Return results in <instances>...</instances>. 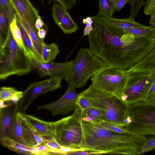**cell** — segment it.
<instances>
[{"label": "cell", "instance_id": "1", "mask_svg": "<svg viewBox=\"0 0 155 155\" xmlns=\"http://www.w3.org/2000/svg\"><path fill=\"white\" fill-rule=\"evenodd\" d=\"M89 48L108 66L126 70L140 62L155 45V38H137L122 30L92 24Z\"/></svg>", "mask_w": 155, "mask_h": 155}, {"label": "cell", "instance_id": "2", "mask_svg": "<svg viewBox=\"0 0 155 155\" xmlns=\"http://www.w3.org/2000/svg\"><path fill=\"white\" fill-rule=\"evenodd\" d=\"M80 120L84 135L80 147L83 151H94L97 154H141L142 146L148 136L132 132L119 133L100 124Z\"/></svg>", "mask_w": 155, "mask_h": 155}, {"label": "cell", "instance_id": "3", "mask_svg": "<svg viewBox=\"0 0 155 155\" xmlns=\"http://www.w3.org/2000/svg\"><path fill=\"white\" fill-rule=\"evenodd\" d=\"M78 95L86 98L92 107L101 111L103 121L122 126L128 125L129 105L117 96L92 85Z\"/></svg>", "mask_w": 155, "mask_h": 155}, {"label": "cell", "instance_id": "4", "mask_svg": "<svg viewBox=\"0 0 155 155\" xmlns=\"http://www.w3.org/2000/svg\"><path fill=\"white\" fill-rule=\"evenodd\" d=\"M0 79L2 81L12 75L27 74L32 66L31 58L18 45L10 29L7 40L0 47Z\"/></svg>", "mask_w": 155, "mask_h": 155}, {"label": "cell", "instance_id": "5", "mask_svg": "<svg viewBox=\"0 0 155 155\" xmlns=\"http://www.w3.org/2000/svg\"><path fill=\"white\" fill-rule=\"evenodd\" d=\"M73 61L68 87L74 89L84 86L90 78L107 66L89 48L80 49Z\"/></svg>", "mask_w": 155, "mask_h": 155}, {"label": "cell", "instance_id": "6", "mask_svg": "<svg viewBox=\"0 0 155 155\" xmlns=\"http://www.w3.org/2000/svg\"><path fill=\"white\" fill-rule=\"evenodd\" d=\"M130 122L125 126L129 132L145 136H155V101L129 105Z\"/></svg>", "mask_w": 155, "mask_h": 155}, {"label": "cell", "instance_id": "7", "mask_svg": "<svg viewBox=\"0 0 155 155\" xmlns=\"http://www.w3.org/2000/svg\"><path fill=\"white\" fill-rule=\"evenodd\" d=\"M128 78L127 70L107 66L96 73L91 78V85L95 88L120 98Z\"/></svg>", "mask_w": 155, "mask_h": 155}, {"label": "cell", "instance_id": "8", "mask_svg": "<svg viewBox=\"0 0 155 155\" xmlns=\"http://www.w3.org/2000/svg\"><path fill=\"white\" fill-rule=\"evenodd\" d=\"M55 122V137L58 142L62 146L81 150L84 135L80 120L72 114Z\"/></svg>", "mask_w": 155, "mask_h": 155}, {"label": "cell", "instance_id": "9", "mask_svg": "<svg viewBox=\"0 0 155 155\" xmlns=\"http://www.w3.org/2000/svg\"><path fill=\"white\" fill-rule=\"evenodd\" d=\"M128 74L127 85L120 98L128 105L143 101L155 80V73Z\"/></svg>", "mask_w": 155, "mask_h": 155}, {"label": "cell", "instance_id": "10", "mask_svg": "<svg viewBox=\"0 0 155 155\" xmlns=\"http://www.w3.org/2000/svg\"><path fill=\"white\" fill-rule=\"evenodd\" d=\"M62 79L59 78L51 77L30 84L23 92V96L18 104V112L21 114H26L29 106L38 96L61 88Z\"/></svg>", "mask_w": 155, "mask_h": 155}, {"label": "cell", "instance_id": "11", "mask_svg": "<svg viewBox=\"0 0 155 155\" xmlns=\"http://www.w3.org/2000/svg\"><path fill=\"white\" fill-rule=\"evenodd\" d=\"M32 66L37 71L41 77L49 76L51 77L59 78L68 81L74 61L57 63L52 61L44 62L31 58Z\"/></svg>", "mask_w": 155, "mask_h": 155}, {"label": "cell", "instance_id": "12", "mask_svg": "<svg viewBox=\"0 0 155 155\" xmlns=\"http://www.w3.org/2000/svg\"><path fill=\"white\" fill-rule=\"evenodd\" d=\"M75 89L68 87L64 94L59 99L52 103L39 106L37 110H48L54 116L70 113L77 106L76 101L78 94Z\"/></svg>", "mask_w": 155, "mask_h": 155}, {"label": "cell", "instance_id": "13", "mask_svg": "<svg viewBox=\"0 0 155 155\" xmlns=\"http://www.w3.org/2000/svg\"><path fill=\"white\" fill-rule=\"evenodd\" d=\"M52 16L56 24L64 34H71L78 29L67 10L60 4L55 3L52 7Z\"/></svg>", "mask_w": 155, "mask_h": 155}, {"label": "cell", "instance_id": "14", "mask_svg": "<svg viewBox=\"0 0 155 155\" xmlns=\"http://www.w3.org/2000/svg\"><path fill=\"white\" fill-rule=\"evenodd\" d=\"M93 22L104 26L122 30L144 26L131 17L124 19L114 18L110 16L97 15L91 17Z\"/></svg>", "mask_w": 155, "mask_h": 155}, {"label": "cell", "instance_id": "15", "mask_svg": "<svg viewBox=\"0 0 155 155\" xmlns=\"http://www.w3.org/2000/svg\"><path fill=\"white\" fill-rule=\"evenodd\" d=\"M16 13L31 25L36 28V21L39 16L38 11L30 0H9Z\"/></svg>", "mask_w": 155, "mask_h": 155}, {"label": "cell", "instance_id": "16", "mask_svg": "<svg viewBox=\"0 0 155 155\" xmlns=\"http://www.w3.org/2000/svg\"><path fill=\"white\" fill-rule=\"evenodd\" d=\"M22 114L28 125L38 134L48 138L55 137V121H45L32 115Z\"/></svg>", "mask_w": 155, "mask_h": 155}, {"label": "cell", "instance_id": "17", "mask_svg": "<svg viewBox=\"0 0 155 155\" xmlns=\"http://www.w3.org/2000/svg\"><path fill=\"white\" fill-rule=\"evenodd\" d=\"M18 103L15 104L11 102L8 107L0 108V138L9 137L15 115L18 111Z\"/></svg>", "mask_w": 155, "mask_h": 155}, {"label": "cell", "instance_id": "18", "mask_svg": "<svg viewBox=\"0 0 155 155\" xmlns=\"http://www.w3.org/2000/svg\"><path fill=\"white\" fill-rule=\"evenodd\" d=\"M74 110L72 114L79 120L99 124L103 122L101 111L97 108L91 107L82 110L77 106Z\"/></svg>", "mask_w": 155, "mask_h": 155}, {"label": "cell", "instance_id": "19", "mask_svg": "<svg viewBox=\"0 0 155 155\" xmlns=\"http://www.w3.org/2000/svg\"><path fill=\"white\" fill-rule=\"evenodd\" d=\"M24 120L22 114L17 111L15 115L8 137L19 143L31 148L24 137L22 127V123Z\"/></svg>", "mask_w": 155, "mask_h": 155}, {"label": "cell", "instance_id": "20", "mask_svg": "<svg viewBox=\"0 0 155 155\" xmlns=\"http://www.w3.org/2000/svg\"><path fill=\"white\" fill-rule=\"evenodd\" d=\"M127 71L129 74L155 73V45L146 57Z\"/></svg>", "mask_w": 155, "mask_h": 155}, {"label": "cell", "instance_id": "21", "mask_svg": "<svg viewBox=\"0 0 155 155\" xmlns=\"http://www.w3.org/2000/svg\"><path fill=\"white\" fill-rule=\"evenodd\" d=\"M17 15L30 38L35 49L41 57L42 47L45 43L44 39L40 38L38 37V30L36 28L31 25L23 18Z\"/></svg>", "mask_w": 155, "mask_h": 155}, {"label": "cell", "instance_id": "22", "mask_svg": "<svg viewBox=\"0 0 155 155\" xmlns=\"http://www.w3.org/2000/svg\"><path fill=\"white\" fill-rule=\"evenodd\" d=\"M0 140L1 143L3 146L16 153L22 155H33V148L19 143L8 136L0 138Z\"/></svg>", "mask_w": 155, "mask_h": 155}, {"label": "cell", "instance_id": "23", "mask_svg": "<svg viewBox=\"0 0 155 155\" xmlns=\"http://www.w3.org/2000/svg\"><path fill=\"white\" fill-rule=\"evenodd\" d=\"M15 17L17 24L21 31L22 38L25 46L31 58L40 61H43L41 57L35 49L32 41L25 28L21 23L16 13Z\"/></svg>", "mask_w": 155, "mask_h": 155}, {"label": "cell", "instance_id": "24", "mask_svg": "<svg viewBox=\"0 0 155 155\" xmlns=\"http://www.w3.org/2000/svg\"><path fill=\"white\" fill-rule=\"evenodd\" d=\"M124 34L132 35L137 38H155V27L153 26L134 28L123 30Z\"/></svg>", "mask_w": 155, "mask_h": 155}, {"label": "cell", "instance_id": "25", "mask_svg": "<svg viewBox=\"0 0 155 155\" xmlns=\"http://www.w3.org/2000/svg\"><path fill=\"white\" fill-rule=\"evenodd\" d=\"M10 23L8 18L0 6V46L6 42L10 31Z\"/></svg>", "mask_w": 155, "mask_h": 155}, {"label": "cell", "instance_id": "26", "mask_svg": "<svg viewBox=\"0 0 155 155\" xmlns=\"http://www.w3.org/2000/svg\"><path fill=\"white\" fill-rule=\"evenodd\" d=\"M59 52L57 45L55 43L46 44L44 43L42 47L41 57L43 61L48 62L53 60Z\"/></svg>", "mask_w": 155, "mask_h": 155}, {"label": "cell", "instance_id": "27", "mask_svg": "<svg viewBox=\"0 0 155 155\" xmlns=\"http://www.w3.org/2000/svg\"><path fill=\"white\" fill-rule=\"evenodd\" d=\"M10 29L13 38L18 45L27 55L31 57L24 44L21 31L17 24L16 17L10 23Z\"/></svg>", "mask_w": 155, "mask_h": 155}, {"label": "cell", "instance_id": "28", "mask_svg": "<svg viewBox=\"0 0 155 155\" xmlns=\"http://www.w3.org/2000/svg\"><path fill=\"white\" fill-rule=\"evenodd\" d=\"M97 15L111 16L113 15L110 0H99V8Z\"/></svg>", "mask_w": 155, "mask_h": 155}, {"label": "cell", "instance_id": "29", "mask_svg": "<svg viewBox=\"0 0 155 155\" xmlns=\"http://www.w3.org/2000/svg\"><path fill=\"white\" fill-rule=\"evenodd\" d=\"M0 6L6 13L10 23L15 18L16 12L9 0H0Z\"/></svg>", "mask_w": 155, "mask_h": 155}, {"label": "cell", "instance_id": "30", "mask_svg": "<svg viewBox=\"0 0 155 155\" xmlns=\"http://www.w3.org/2000/svg\"><path fill=\"white\" fill-rule=\"evenodd\" d=\"M18 91L13 87H2L0 90V99L4 102L9 101L12 97Z\"/></svg>", "mask_w": 155, "mask_h": 155}, {"label": "cell", "instance_id": "31", "mask_svg": "<svg viewBox=\"0 0 155 155\" xmlns=\"http://www.w3.org/2000/svg\"><path fill=\"white\" fill-rule=\"evenodd\" d=\"M33 155L56 154L55 149L49 148L44 144L32 149Z\"/></svg>", "mask_w": 155, "mask_h": 155}, {"label": "cell", "instance_id": "32", "mask_svg": "<svg viewBox=\"0 0 155 155\" xmlns=\"http://www.w3.org/2000/svg\"><path fill=\"white\" fill-rule=\"evenodd\" d=\"M143 0H130V11L129 17L134 19L141 7L144 5Z\"/></svg>", "mask_w": 155, "mask_h": 155}, {"label": "cell", "instance_id": "33", "mask_svg": "<svg viewBox=\"0 0 155 155\" xmlns=\"http://www.w3.org/2000/svg\"><path fill=\"white\" fill-rule=\"evenodd\" d=\"M105 128L112 131L120 133H130L125 126H122L107 122L103 121L100 124Z\"/></svg>", "mask_w": 155, "mask_h": 155}, {"label": "cell", "instance_id": "34", "mask_svg": "<svg viewBox=\"0 0 155 155\" xmlns=\"http://www.w3.org/2000/svg\"><path fill=\"white\" fill-rule=\"evenodd\" d=\"M155 149V136L148 137L147 139L142 147L141 154Z\"/></svg>", "mask_w": 155, "mask_h": 155}, {"label": "cell", "instance_id": "35", "mask_svg": "<svg viewBox=\"0 0 155 155\" xmlns=\"http://www.w3.org/2000/svg\"><path fill=\"white\" fill-rule=\"evenodd\" d=\"M112 5V14L119 12L125 5L129 3L130 0H110Z\"/></svg>", "mask_w": 155, "mask_h": 155}, {"label": "cell", "instance_id": "36", "mask_svg": "<svg viewBox=\"0 0 155 155\" xmlns=\"http://www.w3.org/2000/svg\"><path fill=\"white\" fill-rule=\"evenodd\" d=\"M76 104L82 110L92 107L90 102L86 98L79 95Z\"/></svg>", "mask_w": 155, "mask_h": 155}, {"label": "cell", "instance_id": "37", "mask_svg": "<svg viewBox=\"0 0 155 155\" xmlns=\"http://www.w3.org/2000/svg\"><path fill=\"white\" fill-rule=\"evenodd\" d=\"M144 12L146 15H150L155 11V0H147L144 2Z\"/></svg>", "mask_w": 155, "mask_h": 155}, {"label": "cell", "instance_id": "38", "mask_svg": "<svg viewBox=\"0 0 155 155\" xmlns=\"http://www.w3.org/2000/svg\"><path fill=\"white\" fill-rule=\"evenodd\" d=\"M155 101V80L150 87L143 102L149 103Z\"/></svg>", "mask_w": 155, "mask_h": 155}, {"label": "cell", "instance_id": "39", "mask_svg": "<svg viewBox=\"0 0 155 155\" xmlns=\"http://www.w3.org/2000/svg\"><path fill=\"white\" fill-rule=\"evenodd\" d=\"M50 148L54 149H60L61 146L58 142L55 137L45 139L44 143Z\"/></svg>", "mask_w": 155, "mask_h": 155}, {"label": "cell", "instance_id": "40", "mask_svg": "<svg viewBox=\"0 0 155 155\" xmlns=\"http://www.w3.org/2000/svg\"><path fill=\"white\" fill-rule=\"evenodd\" d=\"M83 22L84 24H86L84 30V35H88L92 29V25L93 21L91 17H87L86 18L83 19Z\"/></svg>", "mask_w": 155, "mask_h": 155}, {"label": "cell", "instance_id": "41", "mask_svg": "<svg viewBox=\"0 0 155 155\" xmlns=\"http://www.w3.org/2000/svg\"><path fill=\"white\" fill-rule=\"evenodd\" d=\"M67 10L71 9L74 5L76 0H54Z\"/></svg>", "mask_w": 155, "mask_h": 155}, {"label": "cell", "instance_id": "42", "mask_svg": "<svg viewBox=\"0 0 155 155\" xmlns=\"http://www.w3.org/2000/svg\"><path fill=\"white\" fill-rule=\"evenodd\" d=\"M23 96V92L18 91L11 97L10 102L17 104L20 101Z\"/></svg>", "mask_w": 155, "mask_h": 155}, {"label": "cell", "instance_id": "43", "mask_svg": "<svg viewBox=\"0 0 155 155\" xmlns=\"http://www.w3.org/2000/svg\"><path fill=\"white\" fill-rule=\"evenodd\" d=\"M44 25V23L42 20L40 15L37 19L35 23L36 28L38 30H39Z\"/></svg>", "mask_w": 155, "mask_h": 155}, {"label": "cell", "instance_id": "44", "mask_svg": "<svg viewBox=\"0 0 155 155\" xmlns=\"http://www.w3.org/2000/svg\"><path fill=\"white\" fill-rule=\"evenodd\" d=\"M47 33L46 31L44 29L41 28L38 30V35L39 38L44 39Z\"/></svg>", "mask_w": 155, "mask_h": 155}, {"label": "cell", "instance_id": "45", "mask_svg": "<svg viewBox=\"0 0 155 155\" xmlns=\"http://www.w3.org/2000/svg\"><path fill=\"white\" fill-rule=\"evenodd\" d=\"M150 15V18L149 21V23L155 27V11Z\"/></svg>", "mask_w": 155, "mask_h": 155}, {"label": "cell", "instance_id": "46", "mask_svg": "<svg viewBox=\"0 0 155 155\" xmlns=\"http://www.w3.org/2000/svg\"><path fill=\"white\" fill-rule=\"evenodd\" d=\"M4 101L0 99V108H3L6 107L11 104V102L8 104H5Z\"/></svg>", "mask_w": 155, "mask_h": 155}]
</instances>
